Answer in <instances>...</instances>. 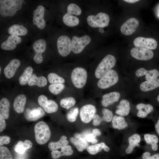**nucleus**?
I'll use <instances>...</instances> for the list:
<instances>
[{
  "instance_id": "1",
  "label": "nucleus",
  "mask_w": 159,
  "mask_h": 159,
  "mask_svg": "<svg viewBox=\"0 0 159 159\" xmlns=\"http://www.w3.org/2000/svg\"><path fill=\"white\" fill-rule=\"evenodd\" d=\"M88 75V72L84 68L80 67L74 68L70 76L72 86L77 90L82 89L86 84Z\"/></svg>"
},
{
  "instance_id": "2",
  "label": "nucleus",
  "mask_w": 159,
  "mask_h": 159,
  "mask_svg": "<svg viewBox=\"0 0 159 159\" xmlns=\"http://www.w3.org/2000/svg\"><path fill=\"white\" fill-rule=\"evenodd\" d=\"M24 1L22 0H0V14L4 17L14 16L17 11L21 9Z\"/></svg>"
},
{
  "instance_id": "3",
  "label": "nucleus",
  "mask_w": 159,
  "mask_h": 159,
  "mask_svg": "<svg viewBox=\"0 0 159 159\" xmlns=\"http://www.w3.org/2000/svg\"><path fill=\"white\" fill-rule=\"evenodd\" d=\"M116 62L115 57L111 54L106 56L98 64L94 72L95 78L99 80L115 66Z\"/></svg>"
},
{
  "instance_id": "4",
  "label": "nucleus",
  "mask_w": 159,
  "mask_h": 159,
  "mask_svg": "<svg viewBox=\"0 0 159 159\" xmlns=\"http://www.w3.org/2000/svg\"><path fill=\"white\" fill-rule=\"evenodd\" d=\"M34 130L36 142L40 145H43L49 140L51 132L47 124L43 121L37 123L34 125Z\"/></svg>"
},
{
  "instance_id": "5",
  "label": "nucleus",
  "mask_w": 159,
  "mask_h": 159,
  "mask_svg": "<svg viewBox=\"0 0 159 159\" xmlns=\"http://www.w3.org/2000/svg\"><path fill=\"white\" fill-rule=\"evenodd\" d=\"M118 80L117 72L114 70L111 69L98 80L97 86L100 89H106L115 85Z\"/></svg>"
},
{
  "instance_id": "6",
  "label": "nucleus",
  "mask_w": 159,
  "mask_h": 159,
  "mask_svg": "<svg viewBox=\"0 0 159 159\" xmlns=\"http://www.w3.org/2000/svg\"><path fill=\"white\" fill-rule=\"evenodd\" d=\"M110 18L107 14L103 12L98 13L96 15H90L87 19L88 24L94 28H102L107 26Z\"/></svg>"
},
{
  "instance_id": "7",
  "label": "nucleus",
  "mask_w": 159,
  "mask_h": 159,
  "mask_svg": "<svg viewBox=\"0 0 159 159\" xmlns=\"http://www.w3.org/2000/svg\"><path fill=\"white\" fill-rule=\"evenodd\" d=\"M57 46L59 53L63 57L68 56L72 51L71 41L66 35H62L58 38Z\"/></svg>"
},
{
  "instance_id": "8",
  "label": "nucleus",
  "mask_w": 159,
  "mask_h": 159,
  "mask_svg": "<svg viewBox=\"0 0 159 159\" xmlns=\"http://www.w3.org/2000/svg\"><path fill=\"white\" fill-rule=\"evenodd\" d=\"M91 40L90 37L87 35L80 37L73 36L71 40L72 51L75 54L80 53L85 46L90 43Z\"/></svg>"
},
{
  "instance_id": "9",
  "label": "nucleus",
  "mask_w": 159,
  "mask_h": 159,
  "mask_svg": "<svg viewBox=\"0 0 159 159\" xmlns=\"http://www.w3.org/2000/svg\"><path fill=\"white\" fill-rule=\"evenodd\" d=\"M130 53L135 59L141 60H148L153 56V53L151 50L141 47H135L130 50Z\"/></svg>"
},
{
  "instance_id": "10",
  "label": "nucleus",
  "mask_w": 159,
  "mask_h": 159,
  "mask_svg": "<svg viewBox=\"0 0 159 159\" xmlns=\"http://www.w3.org/2000/svg\"><path fill=\"white\" fill-rule=\"evenodd\" d=\"M95 107L91 104H87L83 106L80 110V116L81 121L84 123L90 122L96 114Z\"/></svg>"
},
{
  "instance_id": "11",
  "label": "nucleus",
  "mask_w": 159,
  "mask_h": 159,
  "mask_svg": "<svg viewBox=\"0 0 159 159\" xmlns=\"http://www.w3.org/2000/svg\"><path fill=\"white\" fill-rule=\"evenodd\" d=\"M134 45L137 47H141L150 49H155L158 46L156 40L154 39L138 37L133 41Z\"/></svg>"
},
{
  "instance_id": "12",
  "label": "nucleus",
  "mask_w": 159,
  "mask_h": 159,
  "mask_svg": "<svg viewBox=\"0 0 159 159\" xmlns=\"http://www.w3.org/2000/svg\"><path fill=\"white\" fill-rule=\"evenodd\" d=\"M139 24V21L137 19L131 18L122 25L120 28L121 32L126 35H131L135 31Z\"/></svg>"
},
{
  "instance_id": "13",
  "label": "nucleus",
  "mask_w": 159,
  "mask_h": 159,
  "mask_svg": "<svg viewBox=\"0 0 159 159\" xmlns=\"http://www.w3.org/2000/svg\"><path fill=\"white\" fill-rule=\"evenodd\" d=\"M44 7L41 5L38 6L37 9L34 11L33 22L40 29H43L46 26L44 16Z\"/></svg>"
},
{
  "instance_id": "14",
  "label": "nucleus",
  "mask_w": 159,
  "mask_h": 159,
  "mask_svg": "<svg viewBox=\"0 0 159 159\" xmlns=\"http://www.w3.org/2000/svg\"><path fill=\"white\" fill-rule=\"evenodd\" d=\"M45 114L43 109L39 107L32 110L26 109L24 114V116L26 120L29 121H34L43 117Z\"/></svg>"
},
{
  "instance_id": "15",
  "label": "nucleus",
  "mask_w": 159,
  "mask_h": 159,
  "mask_svg": "<svg viewBox=\"0 0 159 159\" xmlns=\"http://www.w3.org/2000/svg\"><path fill=\"white\" fill-rule=\"evenodd\" d=\"M21 41V37L17 36L11 35L7 40L3 42L1 45V48L5 50L11 51L14 49L16 45Z\"/></svg>"
},
{
  "instance_id": "16",
  "label": "nucleus",
  "mask_w": 159,
  "mask_h": 159,
  "mask_svg": "<svg viewBox=\"0 0 159 159\" xmlns=\"http://www.w3.org/2000/svg\"><path fill=\"white\" fill-rule=\"evenodd\" d=\"M70 141L80 152L83 151L88 147V142L85 138L79 133L75 134L74 137H71Z\"/></svg>"
},
{
  "instance_id": "17",
  "label": "nucleus",
  "mask_w": 159,
  "mask_h": 159,
  "mask_svg": "<svg viewBox=\"0 0 159 159\" xmlns=\"http://www.w3.org/2000/svg\"><path fill=\"white\" fill-rule=\"evenodd\" d=\"M20 64L21 62L18 59H14L11 60L4 69L5 77L8 79L12 77Z\"/></svg>"
},
{
  "instance_id": "18",
  "label": "nucleus",
  "mask_w": 159,
  "mask_h": 159,
  "mask_svg": "<svg viewBox=\"0 0 159 159\" xmlns=\"http://www.w3.org/2000/svg\"><path fill=\"white\" fill-rule=\"evenodd\" d=\"M120 96V93L117 92H112L105 94L102 97L101 104L103 107H107L118 101Z\"/></svg>"
},
{
  "instance_id": "19",
  "label": "nucleus",
  "mask_w": 159,
  "mask_h": 159,
  "mask_svg": "<svg viewBox=\"0 0 159 159\" xmlns=\"http://www.w3.org/2000/svg\"><path fill=\"white\" fill-rule=\"evenodd\" d=\"M135 74L138 77L145 75V79L148 81L158 78L159 76V72L155 69L147 70L143 68H141L136 71Z\"/></svg>"
},
{
  "instance_id": "20",
  "label": "nucleus",
  "mask_w": 159,
  "mask_h": 159,
  "mask_svg": "<svg viewBox=\"0 0 159 159\" xmlns=\"http://www.w3.org/2000/svg\"><path fill=\"white\" fill-rule=\"evenodd\" d=\"M26 101V97L24 95L21 94L15 98L13 102V107L15 111L18 113L23 112Z\"/></svg>"
},
{
  "instance_id": "21",
  "label": "nucleus",
  "mask_w": 159,
  "mask_h": 159,
  "mask_svg": "<svg viewBox=\"0 0 159 159\" xmlns=\"http://www.w3.org/2000/svg\"><path fill=\"white\" fill-rule=\"evenodd\" d=\"M73 153L71 146L67 145L61 148V151L57 150L52 151L51 155L53 159H57L62 156H69Z\"/></svg>"
},
{
  "instance_id": "22",
  "label": "nucleus",
  "mask_w": 159,
  "mask_h": 159,
  "mask_svg": "<svg viewBox=\"0 0 159 159\" xmlns=\"http://www.w3.org/2000/svg\"><path fill=\"white\" fill-rule=\"evenodd\" d=\"M136 109L138 110L137 116L140 118H144L153 110V106L150 104H145L140 103L136 106Z\"/></svg>"
},
{
  "instance_id": "23",
  "label": "nucleus",
  "mask_w": 159,
  "mask_h": 159,
  "mask_svg": "<svg viewBox=\"0 0 159 159\" xmlns=\"http://www.w3.org/2000/svg\"><path fill=\"white\" fill-rule=\"evenodd\" d=\"M116 107L117 109L116 110L115 112L120 116H127L130 113V103L127 100H121L119 105L117 106Z\"/></svg>"
},
{
  "instance_id": "24",
  "label": "nucleus",
  "mask_w": 159,
  "mask_h": 159,
  "mask_svg": "<svg viewBox=\"0 0 159 159\" xmlns=\"http://www.w3.org/2000/svg\"><path fill=\"white\" fill-rule=\"evenodd\" d=\"M159 87V78L146 81L140 85V88L143 92L150 91Z\"/></svg>"
},
{
  "instance_id": "25",
  "label": "nucleus",
  "mask_w": 159,
  "mask_h": 159,
  "mask_svg": "<svg viewBox=\"0 0 159 159\" xmlns=\"http://www.w3.org/2000/svg\"><path fill=\"white\" fill-rule=\"evenodd\" d=\"M46 79L43 76L38 77L35 74H33L28 83L30 86L36 85L39 87H45L47 84Z\"/></svg>"
},
{
  "instance_id": "26",
  "label": "nucleus",
  "mask_w": 159,
  "mask_h": 159,
  "mask_svg": "<svg viewBox=\"0 0 159 159\" xmlns=\"http://www.w3.org/2000/svg\"><path fill=\"white\" fill-rule=\"evenodd\" d=\"M8 32L11 35L24 36L27 33V30L22 25L14 24L9 28Z\"/></svg>"
},
{
  "instance_id": "27",
  "label": "nucleus",
  "mask_w": 159,
  "mask_h": 159,
  "mask_svg": "<svg viewBox=\"0 0 159 159\" xmlns=\"http://www.w3.org/2000/svg\"><path fill=\"white\" fill-rule=\"evenodd\" d=\"M67 138L66 136L64 135L61 137L58 141L50 142L48 145L49 149L50 151H52L67 145L69 142L67 140Z\"/></svg>"
},
{
  "instance_id": "28",
  "label": "nucleus",
  "mask_w": 159,
  "mask_h": 159,
  "mask_svg": "<svg viewBox=\"0 0 159 159\" xmlns=\"http://www.w3.org/2000/svg\"><path fill=\"white\" fill-rule=\"evenodd\" d=\"M10 105L8 99L3 98L0 101V114L5 119H7L9 117Z\"/></svg>"
},
{
  "instance_id": "29",
  "label": "nucleus",
  "mask_w": 159,
  "mask_h": 159,
  "mask_svg": "<svg viewBox=\"0 0 159 159\" xmlns=\"http://www.w3.org/2000/svg\"><path fill=\"white\" fill-rule=\"evenodd\" d=\"M112 122V127L118 130L123 129L128 126L125 118L121 116H114L113 117Z\"/></svg>"
},
{
  "instance_id": "30",
  "label": "nucleus",
  "mask_w": 159,
  "mask_h": 159,
  "mask_svg": "<svg viewBox=\"0 0 159 159\" xmlns=\"http://www.w3.org/2000/svg\"><path fill=\"white\" fill-rule=\"evenodd\" d=\"M140 140V135L137 134H134L128 139L129 145L125 150L126 153L129 154L133 151L134 147L138 145Z\"/></svg>"
},
{
  "instance_id": "31",
  "label": "nucleus",
  "mask_w": 159,
  "mask_h": 159,
  "mask_svg": "<svg viewBox=\"0 0 159 159\" xmlns=\"http://www.w3.org/2000/svg\"><path fill=\"white\" fill-rule=\"evenodd\" d=\"M33 69L31 66L26 67L19 78V83L22 86L26 84L33 74Z\"/></svg>"
},
{
  "instance_id": "32",
  "label": "nucleus",
  "mask_w": 159,
  "mask_h": 159,
  "mask_svg": "<svg viewBox=\"0 0 159 159\" xmlns=\"http://www.w3.org/2000/svg\"><path fill=\"white\" fill-rule=\"evenodd\" d=\"M62 20L64 24L69 27L75 26L79 23V19L77 17L67 13L64 15Z\"/></svg>"
},
{
  "instance_id": "33",
  "label": "nucleus",
  "mask_w": 159,
  "mask_h": 159,
  "mask_svg": "<svg viewBox=\"0 0 159 159\" xmlns=\"http://www.w3.org/2000/svg\"><path fill=\"white\" fill-rule=\"evenodd\" d=\"M145 140L146 142L151 145L152 149L154 151L157 150L158 148L157 143L159 140L157 136L154 134H145L144 135Z\"/></svg>"
},
{
  "instance_id": "34",
  "label": "nucleus",
  "mask_w": 159,
  "mask_h": 159,
  "mask_svg": "<svg viewBox=\"0 0 159 159\" xmlns=\"http://www.w3.org/2000/svg\"><path fill=\"white\" fill-rule=\"evenodd\" d=\"M33 48L35 53L42 54L46 49V42L43 39H38L34 43Z\"/></svg>"
},
{
  "instance_id": "35",
  "label": "nucleus",
  "mask_w": 159,
  "mask_h": 159,
  "mask_svg": "<svg viewBox=\"0 0 159 159\" xmlns=\"http://www.w3.org/2000/svg\"><path fill=\"white\" fill-rule=\"evenodd\" d=\"M76 102V100L74 97L70 96L61 99L60 101V105L62 107L69 109L74 107Z\"/></svg>"
},
{
  "instance_id": "36",
  "label": "nucleus",
  "mask_w": 159,
  "mask_h": 159,
  "mask_svg": "<svg viewBox=\"0 0 159 159\" xmlns=\"http://www.w3.org/2000/svg\"><path fill=\"white\" fill-rule=\"evenodd\" d=\"M47 78L49 82L51 84H63L65 81L64 78L54 72L49 73Z\"/></svg>"
},
{
  "instance_id": "37",
  "label": "nucleus",
  "mask_w": 159,
  "mask_h": 159,
  "mask_svg": "<svg viewBox=\"0 0 159 159\" xmlns=\"http://www.w3.org/2000/svg\"><path fill=\"white\" fill-rule=\"evenodd\" d=\"M44 111L48 113L56 112L58 110V106L57 103L52 100H49L43 108Z\"/></svg>"
},
{
  "instance_id": "38",
  "label": "nucleus",
  "mask_w": 159,
  "mask_h": 159,
  "mask_svg": "<svg viewBox=\"0 0 159 159\" xmlns=\"http://www.w3.org/2000/svg\"><path fill=\"white\" fill-rule=\"evenodd\" d=\"M65 87V85L63 84H53L49 86L48 89L52 93L57 95L62 91Z\"/></svg>"
},
{
  "instance_id": "39",
  "label": "nucleus",
  "mask_w": 159,
  "mask_h": 159,
  "mask_svg": "<svg viewBox=\"0 0 159 159\" xmlns=\"http://www.w3.org/2000/svg\"><path fill=\"white\" fill-rule=\"evenodd\" d=\"M79 112V110L78 107H74L71 109L66 115L67 120L71 122H74L76 120Z\"/></svg>"
},
{
  "instance_id": "40",
  "label": "nucleus",
  "mask_w": 159,
  "mask_h": 159,
  "mask_svg": "<svg viewBox=\"0 0 159 159\" xmlns=\"http://www.w3.org/2000/svg\"><path fill=\"white\" fill-rule=\"evenodd\" d=\"M67 13L71 15L78 16L81 14L82 11L77 5L73 3L69 4L67 7Z\"/></svg>"
},
{
  "instance_id": "41",
  "label": "nucleus",
  "mask_w": 159,
  "mask_h": 159,
  "mask_svg": "<svg viewBox=\"0 0 159 159\" xmlns=\"http://www.w3.org/2000/svg\"><path fill=\"white\" fill-rule=\"evenodd\" d=\"M0 159H13L11 152L7 147H0Z\"/></svg>"
},
{
  "instance_id": "42",
  "label": "nucleus",
  "mask_w": 159,
  "mask_h": 159,
  "mask_svg": "<svg viewBox=\"0 0 159 159\" xmlns=\"http://www.w3.org/2000/svg\"><path fill=\"white\" fill-rule=\"evenodd\" d=\"M102 149L100 143L91 145L87 148L88 153L92 155L97 154Z\"/></svg>"
},
{
  "instance_id": "43",
  "label": "nucleus",
  "mask_w": 159,
  "mask_h": 159,
  "mask_svg": "<svg viewBox=\"0 0 159 159\" xmlns=\"http://www.w3.org/2000/svg\"><path fill=\"white\" fill-rule=\"evenodd\" d=\"M103 116L102 117V121L110 122L112 120L113 115L111 110L106 108H103L102 110Z\"/></svg>"
},
{
  "instance_id": "44",
  "label": "nucleus",
  "mask_w": 159,
  "mask_h": 159,
  "mask_svg": "<svg viewBox=\"0 0 159 159\" xmlns=\"http://www.w3.org/2000/svg\"><path fill=\"white\" fill-rule=\"evenodd\" d=\"M14 149L16 152L20 154L24 153L26 150L24 145V142L21 140L18 141L17 144L15 145Z\"/></svg>"
},
{
  "instance_id": "45",
  "label": "nucleus",
  "mask_w": 159,
  "mask_h": 159,
  "mask_svg": "<svg viewBox=\"0 0 159 159\" xmlns=\"http://www.w3.org/2000/svg\"><path fill=\"white\" fill-rule=\"evenodd\" d=\"M48 101L47 98L44 95H40L38 97V104L43 108L47 103Z\"/></svg>"
},
{
  "instance_id": "46",
  "label": "nucleus",
  "mask_w": 159,
  "mask_h": 159,
  "mask_svg": "<svg viewBox=\"0 0 159 159\" xmlns=\"http://www.w3.org/2000/svg\"><path fill=\"white\" fill-rule=\"evenodd\" d=\"M85 138L87 142L91 143L93 144L96 143L98 142L96 137L92 132L86 135Z\"/></svg>"
},
{
  "instance_id": "47",
  "label": "nucleus",
  "mask_w": 159,
  "mask_h": 159,
  "mask_svg": "<svg viewBox=\"0 0 159 159\" xmlns=\"http://www.w3.org/2000/svg\"><path fill=\"white\" fill-rule=\"evenodd\" d=\"M142 159H159V153H156L152 156L148 152H145L142 155Z\"/></svg>"
},
{
  "instance_id": "48",
  "label": "nucleus",
  "mask_w": 159,
  "mask_h": 159,
  "mask_svg": "<svg viewBox=\"0 0 159 159\" xmlns=\"http://www.w3.org/2000/svg\"><path fill=\"white\" fill-rule=\"evenodd\" d=\"M10 138L7 135H3L0 137V145L2 146L4 144H8L10 142Z\"/></svg>"
},
{
  "instance_id": "49",
  "label": "nucleus",
  "mask_w": 159,
  "mask_h": 159,
  "mask_svg": "<svg viewBox=\"0 0 159 159\" xmlns=\"http://www.w3.org/2000/svg\"><path fill=\"white\" fill-rule=\"evenodd\" d=\"M93 119V125L95 126L99 125L102 121V117L96 114L94 116Z\"/></svg>"
},
{
  "instance_id": "50",
  "label": "nucleus",
  "mask_w": 159,
  "mask_h": 159,
  "mask_svg": "<svg viewBox=\"0 0 159 159\" xmlns=\"http://www.w3.org/2000/svg\"><path fill=\"white\" fill-rule=\"evenodd\" d=\"M34 62L37 64L41 63L43 61L42 54L35 53L33 58Z\"/></svg>"
},
{
  "instance_id": "51",
  "label": "nucleus",
  "mask_w": 159,
  "mask_h": 159,
  "mask_svg": "<svg viewBox=\"0 0 159 159\" xmlns=\"http://www.w3.org/2000/svg\"><path fill=\"white\" fill-rule=\"evenodd\" d=\"M4 118L0 114V132H2L6 127V124Z\"/></svg>"
},
{
  "instance_id": "52",
  "label": "nucleus",
  "mask_w": 159,
  "mask_h": 159,
  "mask_svg": "<svg viewBox=\"0 0 159 159\" xmlns=\"http://www.w3.org/2000/svg\"><path fill=\"white\" fill-rule=\"evenodd\" d=\"M24 145L26 150L30 148L32 146V143L29 140H26L24 142Z\"/></svg>"
},
{
  "instance_id": "53",
  "label": "nucleus",
  "mask_w": 159,
  "mask_h": 159,
  "mask_svg": "<svg viewBox=\"0 0 159 159\" xmlns=\"http://www.w3.org/2000/svg\"><path fill=\"white\" fill-rule=\"evenodd\" d=\"M100 144L101 148L105 151L107 152L109 151L110 150V148L105 143L101 142L100 143Z\"/></svg>"
},
{
  "instance_id": "54",
  "label": "nucleus",
  "mask_w": 159,
  "mask_h": 159,
  "mask_svg": "<svg viewBox=\"0 0 159 159\" xmlns=\"http://www.w3.org/2000/svg\"><path fill=\"white\" fill-rule=\"evenodd\" d=\"M92 133L96 137L100 135L101 134V132L100 130L99 129L97 128L93 129Z\"/></svg>"
},
{
  "instance_id": "55",
  "label": "nucleus",
  "mask_w": 159,
  "mask_h": 159,
  "mask_svg": "<svg viewBox=\"0 0 159 159\" xmlns=\"http://www.w3.org/2000/svg\"><path fill=\"white\" fill-rule=\"evenodd\" d=\"M155 128L157 133L159 135V118L157 122L155 125Z\"/></svg>"
},
{
  "instance_id": "56",
  "label": "nucleus",
  "mask_w": 159,
  "mask_h": 159,
  "mask_svg": "<svg viewBox=\"0 0 159 159\" xmlns=\"http://www.w3.org/2000/svg\"><path fill=\"white\" fill-rule=\"evenodd\" d=\"M125 2L130 3H133L139 1V0H123Z\"/></svg>"
},
{
  "instance_id": "57",
  "label": "nucleus",
  "mask_w": 159,
  "mask_h": 159,
  "mask_svg": "<svg viewBox=\"0 0 159 159\" xmlns=\"http://www.w3.org/2000/svg\"><path fill=\"white\" fill-rule=\"evenodd\" d=\"M99 31L101 33H103L104 32V30L102 28H100L99 30Z\"/></svg>"
},
{
  "instance_id": "58",
  "label": "nucleus",
  "mask_w": 159,
  "mask_h": 159,
  "mask_svg": "<svg viewBox=\"0 0 159 159\" xmlns=\"http://www.w3.org/2000/svg\"><path fill=\"white\" fill-rule=\"evenodd\" d=\"M157 99L158 101L159 102V95L158 96Z\"/></svg>"
},
{
  "instance_id": "59",
  "label": "nucleus",
  "mask_w": 159,
  "mask_h": 159,
  "mask_svg": "<svg viewBox=\"0 0 159 159\" xmlns=\"http://www.w3.org/2000/svg\"><path fill=\"white\" fill-rule=\"evenodd\" d=\"M1 67H0V73H1Z\"/></svg>"
}]
</instances>
